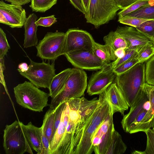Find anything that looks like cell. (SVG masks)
I'll return each instance as SVG.
<instances>
[{
	"label": "cell",
	"instance_id": "1",
	"mask_svg": "<svg viewBox=\"0 0 154 154\" xmlns=\"http://www.w3.org/2000/svg\"><path fill=\"white\" fill-rule=\"evenodd\" d=\"M69 107L68 123L64 124L66 131L64 138L56 154H76L88 122L92 113L79 99L68 102Z\"/></svg>",
	"mask_w": 154,
	"mask_h": 154
},
{
	"label": "cell",
	"instance_id": "2",
	"mask_svg": "<svg viewBox=\"0 0 154 154\" xmlns=\"http://www.w3.org/2000/svg\"><path fill=\"white\" fill-rule=\"evenodd\" d=\"M145 63H138L125 72L116 76L114 82L129 107L138 97L146 82Z\"/></svg>",
	"mask_w": 154,
	"mask_h": 154
},
{
	"label": "cell",
	"instance_id": "3",
	"mask_svg": "<svg viewBox=\"0 0 154 154\" xmlns=\"http://www.w3.org/2000/svg\"><path fill=\"white\" fill-rule=\"evenodd\" d=\"M17 103L32 111L41 112L48 104L49 93L42 91L30 82L25 81L14 88Z\"/></svg>",
	"mask_w": 154,
	"mask_h": 154
},
{
	"label": "cell",
	"instance_id": "4",
	"mask_svg": "<svg viewBox=\"0 0 154 154\" xmlns=\"http://www.w3.org/2000/svg\"><path fill=\"white\" fill-rule=\"evenodd\" d=\"M87 86L86 72L83 69L72 68L63 89L51 99L50 107L55 108L63 102L81 97L84 94Z\"/></svg>",
	"mask_w": 154,
	"mask_h": 154
},
{
	"label": "cell",
	"instance_id": "5",
	"mask_svg": "<svg viewBox=\"0 0 154 154\" xmlns=\"http://www.w3.org/2000/svg\"><path fill=\"white\" fill-rule=\"evenodd\" d=\"M3 146L6 154H23L25 152L33 154L20 122L17 120L5 126Z\"/></svg>",
	"mask_w": 154,
	"mask_h": 154
},
{
	"label": "cell",
	"instance_id": "6",
	"mask_svg": "<svg viewBox=\"0 0 154 154\" xmlns=\"http://www.w3.org/2000/svg\"><path fill=\"white\" fill-rule=\"evenodd\" d=\"M119 9L115 0H90L85 17L87 23L97 29L113 20Z\"/></svg>",
	"mask_w": 154,
	"mask_h": 154
},
{
	"label": "cell",
	"instance_id": "7",
	"mask_svg": "<svg viewBox=\"0 0 154 154\" xmlns=\"http://www.w3.org/2000/svg\"><path fill=\"white\" fill-rule=\"evenodd\" d=\"M66 33L48 32L35 46L37 56L42 59L54 61L64 55Z\"/></svg>",
	"mask_w": 154,
	"mask_h": 154
},
{
	"label": "cell",
	"instance_id": "8",
	"mask_svg": "<svg viewBox=\"0 0 154 154\" xmlns=\"http://www.w3.org/2000/svg\"><path fill=\"white\" fill-rule=\"evenodd\" d=\"M29 59L30 63L28 69L23 72H18L38 88L48 89L53 78L56 75L54 62L51 64L44 61L37 63Z\"/></svg>",
	"mask_w": 154,
	"mask_h": 154
},
{
	"label": "cell",
	"instance_id": "9",
	"mask_svg": "<svg viewBox=\"0 0 154 154\" xmlns=\"http://www.w3.org/2000/svg\"><path fill=\"white\" fill-rule=\"evenodd\" d=\"M113 69L112 61L104 64L99 71L91 75L88 85L87 93L89 95L100 94L114 82L116 75Z\"/></svg>",
	"mask_w": 154,
	"mask_h": 154
},
{
	"label": "cell",
	"instance_id": "10",
	"mask_svg": "<svg viewBox=\"0 0 154 154\" xmlns=\"http://www.w3.org/2000/svg\"><path fill=\"white\" fill-rule=\"evenodd\" d=\"M112 112L97 129L94 135L92 145L96 154H106L110 145L115 129Z\"/></svg>",
	"mask_w": 154,
	"mask_h": 154
},
{
	"label": "cell",
	"instance_id": "11",
	"mask_svg": "<svg viewBox=\"0 0 154 154\" xmlns=\"http://www.w3.org/2000/svg\"><path fill=\"white\" fill-rule=\"evenodd\" d=\"M64 55L75 68L83 70H99L105 64L92 49L69 52Z\"/></svg>",
	"mask_w": 154,
	"mask_h": 154
},
{
	"label": "cell",
	"instance_id": "12",
	"mask_svg": "<svg viewBox=\"0 0 154 154\" xmlns=\"http://www.w3.org/2000/svg\"><path fill=\"white\" fill-rule=\"evenodd\" d=\"M66 34L64 55L69 52L92 49L95 41L87 31L78 29H69Z\"/></svg>",
	"mask_w": 154,
	"mask_h": 154
},
{
	"label": "cell",
	"instance_id": "13",
	"mask_svg": "<svg viewBox=\"0 0 154 154\" xmlns=\"http://www.w3.org/2000/svg\"><path fill=\"white\" fill-rule=\"evenodd\" d=\"M27 18L25 10L20 5L7 4L0 1V22L12 28H20Z\"/></svg>",
	"mask_w": 154,
	"mask_h": 154
},
{
	"label": "cell",
	"instance_id": "14",
	"mask_svg": "<svg viewBox=\"0 0 154 154\" xmlns=\"http://www.w3.org/2000/svg\"><path fill=\"white\" fill-rule=\"evenodd\" d=\"M127 42V49H139L146 46L154 47L153 39L133 27L118 26L115 31Z\"/></svg>",
	"mask_w": 154,
	"mask_h": 154
},
{
	"label": "cell",
	"instance_id": "15",
	"mask_svg": "<svg viewBox=\"0 0 154 154\" xmlns=\"http://www.w3.org/2000/svg\"><path fill=\"white\" fill-rule=\"evenodd\" d=\"M151 104L148 97L142 88L138 97L130 107L129 112L124 115L121 123L124 130L127 133L128 129L136 118L142 112L151 111Z\"/></svg>",
	"mask_w": 154,
	"mask_h": 154
},
{
	"label": "cell",
	"instance_id": "16",
	"mask_svg": "<svg viewBox=\"0 0 154 154\" xmlns=\"http://www.w3.org/2000/svg\"><path fill=\"white\" fill-rule=\"evenodd\" d=\"M105 92L111 105L113 114L119 112L124 115L125 111L129 107L116 83L111 84Z\"/></svg>",
	"mask_w": 154,
	"mask_h": 154
},
{
	"label": "cell",
	"instance_id": "17",
	"mask_svg": "<svg viewBox=\"0 0 154 154\" xmlns=\"http://www.w3.org/2000/svg\"><path fill=\"white\" fill-rule=\"evenodd\" d=\"M112 111L104 91L99 94L98 104L91 117V124L98 127Z\"/></svg>",
	"mask_w": 154,
	"mask_h": 154
},
{
	"label": "cell",
	"instance_id": "18",
	"mask_svg": "<svg viewBox=\"0 0 154 154\" xmlns=\"http://www.w3.org/2000/svg\"><path fill=\"white\" fill-rule=\"evenodd\" d=\"M22 128L31 146L38 154H42V128H38L29 122L25 125L20 122Z\"/></svg>",
	"mask_w": 154,
	"mask_h": 154
},
{
	"label": "cell",
	"instance_id": "19",
	"mask_svg": "<svg viewBox=\"0 0 154 154\" xmlns=\"http://www.w3.org/2000/svg\"><path fill=\"white\" fill-rule=\"evenodd\" d=\"M37 19L34 13L30 14L27 17L24 25L25 33L23 45L25 48L36 46L38 44L37 35L38 26L35 24Z\"/></svg>",
	"mask_w": 154,
	"mask_h": 154
},
{
	"label": "cell",
	"instance_id": "20",
	"mask_svg": "<svg viewBox=\"0 0 154 154\" xmlns=\"http://www.w3.org/2000/svg\"><path fill=\"white\" fill-rule=\"evenodd\" d=\"M143 89L147 94L151 104V111L146 115L140 123L137 131L138 132H145L154 126V86L145 82Z\"/></svg>",
	"mask_w": 154,
	"mask_h": 154
},
{
	"label": "cell",
	"instance_id": "21",
	"mask_svg": "<svg viewBox=\"0 0 154 154\" xmlns=\"http://www.w3.org/2000/svg\"><path fill=\"white\" fill-rule=\"evenodd\" d=\"M91 118L86 125L76 154H91L94 151L93 138L98 127L91 124Z\"/></svg>",
	"mask_w": 154,
	"mask_h": 154
},
{
	"label": "cell",
	"instance_id": "22",
	"mask_svg": "<svg viewBox=\"0 0 154 154\" xmlns=\"http://www.w3.org/2000/svg\"><path fill=\"white\" fill-rule=\"evenodd\" d=\"M72 71V68H67L53 77L48 88L51 99L54 98L63 89Z\"/></svg>",
	"mask_w": 154,
	"mask_h": 154
},
{
	"label": "cell",
	"instance_id": "23",
	"mask_svg": "<svg viewBox=\"0 0 154 154\" xmlns=\"http://www.w3.org/2000/svg\"><path fill=\"white\" fill-rule=\"evenodd\" d=\"M57 109V106L55 108H49L44 115L41 127L50 143L54 134Z\"/></svg>",
	"mask_w": 154,
	"mask_h": 154
},
{
	"label": "cell",
	"instance_id": "24",
	"mask_svg": "<svg viewBox=\"0 0 154 154\" xmlns=\"http://www.w3.org/2000/svg\"><path fill=\"white\" fill-rule=\"evenodd\" d=\"M105 44L109 45L111 48L113 56V61L115 60L114 52L117 49L128 48L126 41L116 31H111L103 38Z\"/></svg>",
	"mask_w": 154,
	"mask_h": 154
},
{
	"label": "cell",
	"instance_id": "25",
	"mask_svg": "<svg viewBox=\"0 0 154 154\" xmlns=\"http://www.w3.org/2000/svg\"><path fill=\"white\" fill-rule=\"evenodd\" d=\"M124 16L147 20H154V0H151L148 4L141 7Z\"/></svg>",
	"mask_w": 154,
	"mask_h": 154
},
{
	"label": "cell",
	"instance_id": "26",
	"mask_svg": "<svg viewBox=\"0 0 154 154\" xmlns=\"http://www.w3.org/2000/svg\"><path fill=\"white\" fill-rule=\"evenodd\" d=\"M127 149V146L123 142L121 136L115 129L111 142L106 154H123Z\"/></svg>",
	"mask_w": 154,
	"mask_h": 154
},
{
	"label": "cell",
	"instance_id": "27",
	"mask_svg": "<svg viewBox=\"0 0 154 154\" xmlns=\"http://www.w3.org/2000/svg\"><path fill=\"white\" fill-rule=\"evenodd\" d=\"M96 55L105 64L113 61V56L110 47L108 45H102L94 42L92 48Z\"/></svg>",
	"mask_w": 154,
	"mask_h": 154
},
{
	"label": "cell",
	"instance_id": "28",
	"mask_svg": "<svg viewBox=\"0 0 154 154\" xmlns=\"http://www.w3.org/2000/svg\"><path fill=\"white\" fill-rule=\"evenodd\" d=\"M57 0H31L29 5L33 11L45 12L56 4Z\"/></svg>",
	"mask_w": 154,
	"mask_h": 154
},
{
	"label": "cell",
	"instance_id": "29",
	"mask_svg": "<svg viewBox=\"0 0 154 154\" xmlns=\"http://www.w3.org/2000/svg\"><path fill=\"white\" fill-rule=\"evenodd\" d=\"M145 82L154 86V55L146 62Z\"/></svg>",
	"mask_w": 154,
	"mask_h": 154
},
{
	"label": "cell",
	"instance_id": "30",
	"mask_svg": "<svg viewBox=\"0 0 154 154\" xmlns=\"http://www.w3.org/2000/svg\"><path fill=\"white\" fill-rule=\"evenodd\" d=\"M151 0H137L127 7L122 9L119 12V18L122 17L138 9L141 7L147 5Z\"/></svg>",
	"mask_w": 154,
	"mask_h": 154
},
{
	"label": "cell",
	"instance_id": "31",
	"mask_svg": "<svg viewBox=\"0 0 154 154\" xmlns=\"http://www.w3.org/2000/svg\"><path fill=\"white\" fill-rule=\"evenodd\" d=\"M154 55V47L143 46L138 50L137 58L139 63L145 62Z\"/></svg>",
	"mask_w": 154,
	"mask_h": 154
},
{
	"label": "cell",
	"instance_id": "32",
	"mask_svg": "<svg viewBox=\"0 0 154 154\" xmlns=\"http://www.w3.org/2000/svg\"><path fill=\"white\" fill-rule=\"evenodd\" d=\"M135 28L153 40L154 38V20H147Z\"/></svg>",
	"mask_w": 154,
	"mask_h": 154
},
{
	"label": "cell",
	"instance_id": "33",
	"mask_svg": "<svg viewBox=\"0 0 154 154\" xmlns=\"http://www.w3.org/2000/svg\"><path fill=\"white\" fill-rule=\"evenodd\" d=\"M139 63L136 57L131 58L122 63L113 69V72L117 75L121 74Z\"/></svg>",
	"mask_w": 154,
	"mask_h": 154
},
{
	"label": "cell",
	"instance_id": "34",
	"mask_svg": "<svg viewBox=\"0 0 154 154\" xmlns=\"http://www.w3.org/2000/svg\"><path fill=\"white\" fill-rule=\"evenodd\" d=\"M10 47L7 40L6 34L2 29L0 28V58H4L7 55Z\"/></svg>",
	"mask_w": 154,
	"mask_h": 154
},
{
	"label": "cell",
	"instance_id": "35",
	"mask_svg": "<svg viewBox=\"0 0 154 154\" xmlns=\"http://www.w3.org/2000/svg\"><path fill=\"white\" fill-rule=\"evenodd\" d=\"M138 50V49H126L125 53L123 57L112 61L113 69L126 61L131 58L137 57Z\"/></svg>",
	"mask_w": 154,
	"mask_h": 154
},
{
	"label": "cell",
	"instance_id": "36",
	"mask_svg": "<svg viewBox=\"0 0 154 154\" xmlns=\"http://www.w3.org/2000/svg\"><path fill=\"white\" fill-rule=\"evenodd\" d=\"M145 133L147 137V141L144 151L146 154H154V129L150 128Z\"/></svg>",
	"mask_w": 154,
	"mask_h": 154
},
{
	"label": "cell",
	"instance_id": "37",
	"mask_svg": "<svg viewBox=\"0 0 154 154\" xmlns=\"http://www.w3.org/2000/svg\"><path fill=\"white\" fill-rule=\"evenodd\" d=\"M147 20H148L136 17L124 16L122 17L119 18L118 21L121 23L136 28Z\"/></svg>",
	"mask_w": 154,
	"mask_h": 154
},
{
	"label": "cell",
	"instance_id": "38",
	"mask_svg": "<svg viewBox=\"0 0 154 154\" xmlns=\"http://www.w3.org/2000/svg\"><path fill=\"white\" fill-rule=\"evenodd\" d=\"M57 18L55 17L54 15L45 17H41L35 22V24L38 26L50 27L57 22Z\"/></svg>",
	"mask_w": 154,
	"mask_h": 154
},
{
	"label": "cell",
	"instance_id": "39",
	"mask_svg": "<svg viewBox=\"0 0 154 154\" xmlns=\"http://www.w3.org/2000/svg\"><path fill=\"white\" fill-rule=\"evenodd\" d=\"M42 154H49L50 143L42 128Z\"/></svg>",
	"mask_w": 154,
	"mask_h": 154
},
{
	"label": "cell",
	"instance_id": "40",
	"mask_svg": "<svg viewBox=\"0 0 154 154\" xmlns=\"http://www.w3.org/2000/svg\"><path fill=\"white\" fill-rule=\"evenodd\" d=\"M137 0H115L118 6L120 9H124Z\"/></svg>",
	"mask_w": 154,
	"mask_h": 154
},
{
	"label": "cell",
	"instance_id": "41",
	"mask_svg": "<svg viewBox=\"0 0 154 154\" xmlns=\"http://www.w3.org/2000/svg\"><path fill=\"white\" fill-rule=\"evenodd\" d=\"M0 82L6 88V85L3 74V72L5 69V60L4 58H0Z\"/></svg>",
	"mask_w": 154,
	"mask_h": 154
},
{
	"label": "cell",
	"instance_id": "42",
	"mask_svg": "<svg viewBox=\"0 0 154 154\" xmlns=\"http://www.w3.org/2000/svg\"><path fill=\"white\" fill-rule=\"evenodd\" d=\"M71 3L77 9L85 14V11L82 6L80 0H69Z\"/></svg>",
	"mask_w": 154,
	"mask_h": 154
},
{
	"label": "cell",
	"instance_id": "43",
	"mask_svg": "<svg viewBox=\"0 0 154 154\" xmlns=\"http://www.w3.org/2000/svg\"><path fill=\"white\" fill-rule=\"evenodd\" d=\"M125 49L124 48H120L116 49L115 51L114 56L115 60L117 59H119L123 57L125 53Z\"/></svg>",
	"mask_w": 154,
	"mask_h": 154
},
{
	"label": "cell",
	"instance_id": "44",
	"mask_svg": "<svg viewBox=\"0 0 154 154\" xmlns=\"http://www.w3.org/2000/svg\"><path fill=\"white\" fill-rule=\"evenodd\" d=\"M31 0H5V1L10 2L11 4L22 6L28 4Z\"/></svg>",
	"mask_w": 154,
	"mask_h": 154
},
{
	"label": "cell",
	"instance_id": "45",
	"mask_svg": "<svg viewBox=\"0 0 154 154\" xmlns=\"http://www.w3.org/2000/svg\"><path fill=\"white\" fill-rule=\"evenodd\" d=\"M28 67L29 66L28 65L27 63H22L19 64L17 70L18 72H23L27 71L28 69Z\"/></svg>",
	"mask_w": 154,
	"mask_h": 154
},
{
	"label": "cell",
	"instance_id": "46",
	"mask_svg": "<svg viewBox=\"0 0 154 154\" xmlns=\"http://www.w3.org/2000/svg\"><path fill=\"white\" fill-rule=\"evenodd\" d=\"M80 1L85 12L86 11L89 6L90 0H80Z\"/></svg>",
	"mask_w": 154,
	"mask_h": 154
},
{
	"label": "cell",
	"instance_id": "47",
	"mask_svg": "<svg viewBox=\"0 0 154 154\" xmlns=\"http://www.w3.org/2000/svg\"><path fill=\"white\" fill-rule=\"evenodd\" d=\"M132 154H146L145 152L144 151H139L138 150H135L133 152H132L131 153Z\"/></svg>",
	"mask_w": 154,
	"mask_h": 154
},
{
	"label": "cell",
	"instance_id": "48",
	"mask_svg": "<svg viewBox=\"0 0 154 154\" xmlns=\"http://www.w3.org/2000/svg\"><path fill=\"white\" fill-rule=\"evenodd\" d=\"M152 129H154V127H153V128H152Z\"/></svg>",
	"mask_w": 154,
	"mask_h": 154
},
{
	"label": "cell",
	"instance_id": "49",
	"mask_svg": "<svg viewBox=\"0 0 154 154\" xmlns=\"http://www.w3.org/2000/svg\"><path fill=\"white\" fill-rule=\"evenodd\" d=\"M153 41L154 42V38H153Z\"/></svg>",
	"mask_w": 154,
	"mask_h": 154
}]
</instances>
